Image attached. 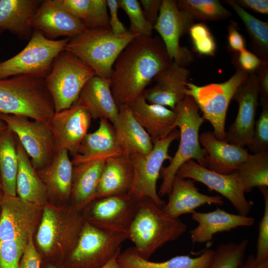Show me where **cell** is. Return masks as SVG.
<instances>
[{"mask_svg":"<svg viewBox=\"0 0 268 268\" xmlns=\"http://www.w3.org/2000/svg\"><path fill=\"white\" fill-rule=\"evenodd\" d=\"M259 95L257 75L249 73L233 97L232 99L238 104V111L235 121L225 133V141L242 147L250 144Z\"/></svg>","mask_w":268,"mask_h":268,"instance_id":"17","label":"cell"},{"mask_svg":"<svg viewBox=\"0 0 268 268\" xmlns=\"http://www.w3.org/2000/svg\"><path fill=\"white\" fill-rule=\"evenodd\" d=\"M108 8L109 10V26L112 32L115 35L126 33L128 29L120 20L118 16L119 8L118 0H107Z\"/></svg>","mask_w":268,"mask_h":268,"instance_id":"48","label":"cell"},{"mask_svg":"<svg viewBox=\"0 0 268 268\" xmlns=\"http://www.w3.org/2000/svg\"><path fill=\"white\" fill-rule=\"evenodd\" d=\"M118 3L119 8L126 12L130 20L129 32L138 36H152L153 27L146 19L138 1L118 0Z\"/></svg>","mask_w":268,"mask_h":268,"instance_id":"40","label":"cell"},{"mask_svg":"<svg viewBox=\"0 0 268 268\" xmlns=\"http://www.w3.org/2000/svg\"><path fill=\"white\" fill-rule=\"evenodd\" d=\"M17 170L16 135L7 127L0 134V177L4 196H16Z\"/></svg>","mask_w":268,"mask_h":268,"instance_id":"34","label":"cell"},{"mask_svg":"<svg viewBox=\"0 0 268 268\" xmlns=\"http://www.w3.org/2000/svg\"><path fill=\"white\" fill-rule=\"evenodd\" d=\"M190 75L188 68L173 61L155 76V85L142 94L148 103L173 110L186 96L184 91Z\"/></svg>","mask_w":268,"mask_h":268,"instance_id":"20","label":"cell"},{"mask_svg":"<svg viewBox=\"0 0 268 268\" xmlns=\"http://www.w3.org/2000/svg\"><path fill=\"white\" fill-rule=\"evenodd\" d=\"M259 188L264 198L265 209L259 227L257 254L255 258L257 265L268 260V189L266 186Z\"/></svg>","mask_w":268,"mask_h":268,"instance_id":"44","label":"cell"},{"mask_svg":"<svg viewBox=\"0 0 268 268\" xmlns=\"http://www.w3.org/2000/svg\"><path fill=\"white\" fill-rule=\"evenodd\" d=\"M84 221L72 207L67 209L44 206L36 235L40 249L47 256L63 253L68 256L74 248Z\"/></svg>","mask_w":268,"mask_h":268,"instance_id":"7","label":"cell"},{"mask_svg":"<svg viewBox=\"0 0 268 268\" xmlns=\"http://www.w3.org/2000/svg\"><path fill=\"white\" fill-rule=\"evenodd\" d=\"M223 198L208 196L200 193L194 180L175 176L167 203L162 207L165 212L174 218L183 214L193 213L195 209L205 204L222 205Z\"/></svg>","mask_w":268,"mask_h":268,"instance_id":"25","label":"cell"},{"mask_svg":"<svg viewBox=\"0 0 268 268\" xmlns=\"http://www.w3.org/2000/svg\"><path fill=\"white\" fill-rule=\"evenodd\" d=\"M42 0H0V32L8 31L19 39L30 40L33 30L30 21Z\"/></svg>","mask_w":268,"mask_h":268,"instance_id":"29","label":"cell"},{"mask_svg":"<svg viewBox=\"0 0 268 268\" xmlns=\"http://www.w3.org/2000/svg\"><path fill=\"white\" fill-rule=\"evenodd\" d=\"M178 8L195 20L218 21L227 19L231 13L217 0H179Z\"/></svg>","mask_w":268,"mask_h":268,"instance_id":"38","label":"cell"},{"mask_svg":"<svg viewBox=\"0 0 268 268\" xmlns=\"http://www.w3.org/2000/svg\"><path fill=\"white\" fill-rule=\"evenodd\" d=\"M194 21L190 14L178 8L176 1L162 0L153 29L160 35L170 59L184 67L192 62L193 56L187 48L180 46V39L188 33Z\"/></svg>","mask_w":268,"mask_h":268,"instance_id":"14","label":"cell"},{"mask_svg":"<svg viewBox=\"0 0 268 268\" xmlns=\"http://www.w3.org/2000/svg\"><path fill=\"white\" fill-rule=\"evenodd\" d=\"M244 24L251 38V47L263 61L268 62V23L250 14L235 0H227Z\"/></svg>","mask_w":268,"mask_h":268,"instance_id":"37","label":"cell"},{"mask_svg":"<svg viewBox=\"0 0 268 268\" xmlns=\"http://www.w3.org/2000/svg\"><path fill=\"white\" fill-rule=\"evenodd\" d=\"M44 78L23 74L0 79V113L48 121L55 112Z\"/></svg>","mask_w":268,"mask_h":268,"instance_id":"3","label":"cell"},{"mask_svg":"<svg viewBox=\"0 0 268 268\" xmlns=\"http://www.w3.org/2000/svg\"><path fill=\"white\" fill-rule=\"evenodd\" d=\"M248 243L243 239L239 243L221 244L215 250L209 268H237L243 262Z\"/></svg>","mask_w":268,"mask_h":268,"instance_id":"39","label":"cell"},{"mask_svg":"<svg viewBox=\"0 0 268 268\" xmlns=\"http://www.w3.org/2000/svg\"><path fill=\"white\" fill-rule=\"evenodd\" d=\"M119 109L117 119L112 125L123 153L131 156L149 152L153 146L152 140L134 118L128 105L119 106Z\"/></svg>","mask_w":268,"mask_h":268,"instance_id":"27","label":"cell"},{"mask_svg":"<svg viewBox=\"0 0 268 268\" xmlns=\"http://www.w3.org/2000/svg\"><path fill=\"white\" fill-rule=\"evenodd\" d=\"M176 176L191 179L206 186L227 198L239 212L247 216L253 202L248 201L236 172L222 174L211 171L200 165L194 160H189L178 169Z\"/></svg>","mask_w":268,"mask_h":268,"instance_id":"15","label":"cell"},{"mask_svg":"<svg viewBox=\"0 0 268 268\" xmlns=\"http://www.w3.org/2000/svg\"><path fill=\"white\" fill-rule=\"evenodd\" d=\"M245 193L268 186V152L249 154L235 171Z\"/></svg>","mask_w":268,"mask_h":268,"instance_id":"36","label":"cell"},{"mask_svg":"<svg viewBox=\"0 0 268 268\" xmlns=\"http://www.w3.org/2000/svg\"><path fill=\"white\" fill-rule=\"evenodd\" d=\"M137 201L129 193L97 198L81 215L85 222L101 229L128 234Z\"/></svg>","mask_w":268,"mask_h":268,"instance_id":"13","label":"cell"},{"mask_svg":"<svg viewBox=\"0 0 268 268\" xmlns=\"http://www.w3.org/2000/svg\"><path fill=\"white\" fill-rule=\"evenodd\" d=\"M262 60L255 54L246 49L234 53L232 63L236 69L248 73H256Z\"/></svg>","mask_w":268,"mask_h":268,"instance_id":"45","label":"cell"},{"mask_svg":"<svg viewBox=\"0 0 268 268\" xmlns=\"http://www.w3.org/2000/svg\"></svg>","mask_w":268,"mask_h":268,"instance_id":"59","label":"cell"},{"mask_svg":"<svg viewBox=\"0 0 268 268\" xmlns=\"http://www.w3.org/2000/svg\"><path fill=\"white\" fill-rule=\"evenodd\" d=\"M16 137L18 158L16 194L20 198L42 207L47 204L49 198L46 187L16 135Z\"/></svg>","mask_w":268,"mask_h":268,"instance_id":"30","label":"cell"},{"mask_svg":"<svg viewBox=\"0 0 268 268\" xmlns=\"http://www.w3.org/2000/svg\"><path fill=\"white\" fill-rule=\"evenodd\" d=\"M75 103L86 110L92 119H105L112 124L119 114V106L114 98L109 78L92 77L83 86Z\"/></svg>","mask_w":268,"mask_h":268,"instance_id":"23","label":"cell"},{"mask_svg":"<svg viewBox=\"0 0 268 268\" xmlns=\"http://www.w3.org/2000/svg\"><path fill=\"white\" fill-rule=\"evenodd\" d=\"M69 39L51 40L34 31L23 50L13 57L0 62V79L23 74L45 77L56 57L65 50Z\"/></svg>","mask_w":268,"mask_h":268,"instance_id":"9","label":"cell"},{"mask_svg":"<svg viewBox=\"0 0 268 268\" xmlns=\"http://www.w3.org/2000/svg\"><path fill=\"white\" fill-rule=\"evenodd\" d=\"M128 234L101 229L84 222L73 249L67 256L68 268H100L121 253Z\"/></svg>","mask_w":268,"mask_h":268,"instance_id":"10","label":"cell"},{"mask_svg":"<svg viewBox=\"0 0 268 268\" xmlns=\"http://www.w3.org/2000/svg\"><path fill=\"white\" fill-rule=\"evenodd\" d=\"M255 256L249 255L245 261H243L237 268H268V260L257 265L255 261Z\"/></svg>","mask_w":268,"mask_h":268,"instance_id":"52","label":"cell"},{"mask_svg":"<svg viewBox=\"0 0 268 268\" xmlns=\"http://www.w3.org/2000/svg\"><path fill=\"white\" fill-rule=\"evenodd\" d=\"M122 154L113 125L108 120L101 119L98 129L84 136L71 161L74 165L96 160L107 161Z\"/></svg>","mask_w":268,"mask_h":268,"instance_id":"24","label":"cell"},{"mask_svg":"<svg viewBox=\"0 0 268 268\" xmlns=\"http://www.w3.org/2000/svg\"><path fill=\"white\" fill-rule=\"evenodd\" d=\"M261 104L262 110L255 124L252 139L248 146L253 154L268 152V102Z\"/></svg>","mask_w":268,"mask_h":268,"instance_id":"42","label":"cell"},{"mask_svg":"<svg viewBox=\"0 0 268 268\" xmlns=\"http://www.w3.org/2000/svg\"><path fill=\"white\" fill-rule=\"evenodd\" d=\"M261 102H268V62L262 61L257 72Z\"/></svg>","mask_w":268,"mask_h":268,"instance_id":"50","label":"cell"},{"mask_svg":"<svg viewBox=\"0 0 268 268\" xmlns=\"http://www.w3.org/2000/svg\"><path fill=\"white\" fill-rule=\"evenodd\" d=\"M215 251L206 249L199 256H177L164 262H151L141 256L134 247L120 253L117 258L121 268H209Z\"/></svg>","mask_w":268,"mask_h":268,"instance_id":"33","label":"cell"},{"mask_svg":"<svg viewBox=\"0 0 268 268\" xmlns=\"http://www.w3.org/2000/svg\"><path fill=\"white\" fill-rule=\"evenodd\" d=\"M179 137V132L175 130L166 138L153 142L152 150L146 154L130 156L134 170V181L129 192L136 200L149 198L157 205L163 207L165 201L157 191L156 183L160 177L164 162L171 160L168 153L172 142Z\"/></svg>","mask_w":268,"mask_h":268,"instance_id":"11","label":"cell"},{"mask_svg":"<svg viewBox=\"0 0 268 268\" xmlns=\"http://www.w3.org/2000/svg\"><path fill=\"white\" fill-rule=\"evenodd\" d=\"M133 181L130 156L122 154L111 157L105 162L95 199L129 193Z\"/></svg>","mask_w":268,"mask_h":268,"instance_id":"31","label":"cell"},{"mask_svg":"<svg viewBox=\"0 0 268 268\" xmlns=\"http://www.w3.org/2000/svg\"><path fill=\"white\" fill-rule=\"evenodd\" d=\"M128 105L153 143L166 138L177 127V116L173 110L148 103L142 94Z\"/></svg>","mask_w":268,"mask_h":268,"instance_id":"21","label":"cell"},{"mask_svg":"<svg viewBox=\"0 0 268 268\" xmlns=\"http://www.w3.org/2000/svg\"><path fill=\"white\" fill-rule=\"evenodd\" d=\"M0 186H1V183H0Z\"/></svg>","mask_w":268,"mask_h":268,"instance_id":"58","label":"cell"},{"mask_svg":"<svg viewBox=\"0 0 268 268\" xmlns=\"http://www.w3.org/2000/svg\"><path fill=\"white\" fill-rule=\"evenodd\" d=\"M188 33L197 53L203 56H214L216 49V42L213 35L204 23H194L189 29Z\"/></svg>","mask_w":268,"mask_h":268,"instance_id":"41","label":"cell"},{"mask_svg":"<svg viewBox=\"0 0 268 268\" xmlns=\"http://www.w3.org/2000/svg\"><path fill=\"white\" fill-rule=\"evenodd\" d=\"M173 110L179 128L180 142L170 164L161 170L162 182L158 193L159 196L169 195L176 173L186 162L195 159L202 166L204 162V150L201 146L199 134L204 119L199 114L196 103L192 97L186 95Z\"/></svg>","mask_w":268,"mask_h":268,"instance_id":"5","label":"cell"},{"mask_svg":"<svg viewBox=\"0 0 268 268\" xmlns=\"http://www.w3.org/2000/svg\"><path fill=\"white\" fill-rule=\"evenodd\" d=\"M28 240L0 242V268H19L20 262Z\"/></svg>","mask_w":268,"mask_h":268,"instance_id":"43","label":"cell"},{"mask_svg":"<svg viewBox=\"0 0 268 268\" xmlns=\"http://www.w3.org/2000/svg\"><path fill=\"white\" fill-rule=\"evenodd\" d=\"M173 62L161 38L138 36L117 58L110 77L112 92L118 106L129 105Z\"/></svg>","mask_w":268,"mask_h":268,"instance_id":"1","label":"cell"},{"mask_svg":"<svg viewBox=\"0 0 268 268\" xmlns=\"http://www.w3.org/2000/svg\"><path fill=\"white\" fill-rule=\"evenodd\" d=\"M46 268H62L55 266L53 264H50L47 266Z\"/></svg>","mask_w":268,"mask_h":268,"instance_id":"55","label":"cell"},{"mask_svg":"<svg viewBox=\"0 0 268 268\" xmlns=\"http://www.w3.org/2000/svg\"><path fill=\"white\" fill-rule=\"evenodd\" d=\"M86 29H110L107 0H60Z\"/></svg>","mask_w":268,"mask_h":268,"instance_id":"35","label":"cell"},{"mask_svg":"<svg viewBox=\"0 0 268 268\" xmlns=\"http://www.w3.org/2000/svg\"><path fill=\"white\" fill-rule=\"evenodd\" d=\"M92 118L86 110L74 103L70 108L55 112L48 120L55 143V152L64 149L75 154L88 133Z\"/></svg>","mask_w":268,"mask_h":268,"instance_id":"18","label":"cell"},{"mask_svg":"<svg viewBox=\"0 0 268 268\" xmlns=\"http://www.w3.org/2000/svg\"><path fill=\"white\" fill-rule=\"evenodd\" d=\"M0 119L15 134L37 171L48 164L55 153L54 137L48 121H31L25 116L2 113Z\"/></svg>","mask_w":268,"mask_h":268,"instance_id":"12","label":"cell"},{"mask_svg":"<svg viewBox=\"0 0 268 268\" xmlns=\"http://www.w3.org/2000/svg\"><path fill=\"white\" fill-rule=\"evenodd\" d=\"M137 36L128 31L122 35H115L110 29H86L69 39L65 50L89 66L96 75L110 78L117 58Z\"/></svg>","mask_w":268,"mask_h":268,"instance_id":"4","label":"cell"},{"mask_svg":"<svg viewBox=\"0 0 268 268\" xmlns=\"http://www.w3.org/2000/svg\"><path fill=\"white\" fill-rule=\"evenodd\" d=\"M41 263V257L34 244L32 236L24 251L19 268H40Z\"/></svg>","mask_w":268,"mask_h":268,"instance_id":"46","label":"cell"},{"mask_svg":"<svg viewBox=\"0 0 268 268\" xmlns=\"http://www.w3.org/2000/svg\"><path fill=\"white\" fill-rule=\"evenodd\" d=\"M187 226L179 218L164 211L149 198L138 200L134 216L128 231V239L141 257H150L166 243L177 240Z\"/></svg>","mask_w":268,"mask_h":268,"instance_id":"2","label":"cell"},{"mask_svg":"<svg viewBox=\"0 0 268 268\" xmlns=\"http://www.w3.org/2000/svg\"><path fill=\"white\" fill-rule=\"evenodd\" d=\"M30 25L33 31L51 40L61 36L71 38L86 29L63 7L60 0H42Z\"/></svg>","mask_w":268,"mask_h":268,"instance_id":"19","label":"cell"},{"mask_svg":"<svg viewBox=\"0 0 268 268\" xmlns=\"http://www.w3.org/2000/svg\"><path fill=\"white\" fill-rule=\"evenodd\" d=\"M228 47L234 53L240 52L245 48V40L239 31L237 23L231 20L228 26Z\"/></svg>","mask_w":268,"mask_h":268,"instance_id":"47","label":"cell"},{"mask_svg":"<svg viewBox=\"0 0 268 268\" xmlns=\"http://www.w3.org/2000/svg\"><path fill=\"white\" fill-rule=\"evenodd\" d=\"M139 2L146 19L153 27L159 15L162 0H140Z\"/></svg>","mask_w":268,"mask_h":268,"instance_id":"49","label":"cell"},{"mask_svg":"<svg viewBox=\"0 0 268 268\" xmlns=\"http://www.w3.org/2000/svg\"><path fill=\"white\" fill-rule=\"evenodd\" d=\"M192 218L198 226L190 231L194 243H203L211 241L213 235L220 232L230 231L238 227H250L255 223L252 217L228 213L219 207L208 212H194Z\"/></svg>","mask_w":268,"mask_h":268,"instance_id":"26","label":"cell"},{"mask_svg":"<svg viewBox=\"0 0 268 268\" xmlns=\"http://www.w3.org/2000/svg\"><path fill=\"white\" fill-rule=\"evenodd\" d=\"M106 161L100 159L73 165L70 198L75 210L79 211L95 199Z\"/></svg>","mask_w":268,"mask_h":268,"instance_id":"32","label":"cell"},{"mask_svg":"<svg viewBox=\"0 0 268 268\" xmlns=\"http://www.w3.org/2000/svg\"><path fill=\"white\" fill-rule=\"evenodd\" d=\"M0 183H1L0 177Z\"/></svg>","mask_w":268,"mask_h":268,"instance_id":"57","label":"cell"},{"mask_svg":"<svg viewBox=\"0 0 268 268\" xmlns=\"http://www.w3.org/2000/svg\"><path fill=\"white\" fill-rule=\"evenodd\" d=\"M119 254H118L114 256L106 264H105L104 266L100 267V268H121L120 267L117 261V258Z\"/></svg>","mask_w":268,"mask_h":268,"instance_id":"53","label":"cell"},{"mask_svg":"<svg viewBox=\"0 0 268 268\" xmlns=\"http://www.w3.org/2000/svg\"><path fill=\"white\" fill-rule=\"evenodd\" d=\"M6 124L0 119V134L7 128Z\"/></svg>","mask_w":268,"mask_h":268,"instance_id":"54","label":"cell"},{"mask_svg":"<svg viewBox=\"0 0 268 268\" xmlns=\"http://www.w3.org/2000/svg\"><path fill=\"white\" fill-rule=\"evenodd\" d=\"M249 73L236 69L227 80L219 83L198 86L188 81L184 91L185 95L193 98L213 129L218 139L224 140L225 125L229 104L239 86L246 79Z\"/></svg>","mask_w":268,"mask_h":268,"instance_id":"8","label":"cell"},{"mask_svg":"<svg viewBox=\"0 0 268 268\" xmlns=\"http://www.w3.org/2000/svg\"><path fill=\"white\" fill-rule=\"evenodd\" d=\"M199 141L204 150L203 167L218 173L235 172L249 154L242 147L218 139L212 132L201 133Z\"/></svg>","mask_w":268,"mask_h":268,"instance_id":"22","label":"cell"},{"mask_svg":"<svg viewBox=\"0 0 268 268\" xmlns=\"http://www.w3.org/2000/svg\"><path fill=\"white\" fill-rule=\"evenodd\" d=\"M94 75V70L74 55L65 50L59 53L44 78L55 112L70 108L85 83Z\"/></svg>","mask_w":268,"mask_h":268,"instance_id":"6","label":"cell"},{"mask_svg":"<svg viewBox=\"0 0 268 268\" xmlns=\"http://www.w3.org/2000/svg\"><path fill=\"white\" fill-rule=\"evenodd\" d=\"M73 167L69 152L61 149L55 152L46 166L37 171L46 187L49 197L64 200L70 198Z\"/></svg>","mask_w":268,"mask_h":268,"instance_id":"28","label":"cell"},{"mask_svg":"<svg viewBox=\"0 0 268 268\" xmlns=\"http://www.w3.org/2000/svg\"><path fill=\"white\" fill-rule=\"evenodd\" d=\"M4 194H3V191H2V188L0 186V202Z\"/></svg>","mask_w":268,"mask_h":268,"instance_id":"56","label":"cell"},{"mask_svg":"<svg viewBox=\"0 0 268 268\" xmlns=\"http://www.w3.org/2000/svg\"><path fill=\"white\" fill-rule=\"evenodd\" d=\"M235 2L241 7L263 14L268 13V0H237Z\"/></svg>","mask_w":268,"mask_h":268,"instance_id":"51","label":"cell"},{"mask_svg":"<svg viewBox=\"0 0 268 268\" xmlns=\"http://www.w3.org/2000/svg\"><path fill=\"white\" fill-rule=\"evenodd\" d=\"M0 242L28 240L42 217V207L18 196L3 195L0 202Z\"/></svg>","mask_w":268,"mask_h":268,"instance_id":"16","label":"cell"}]
</instances>
